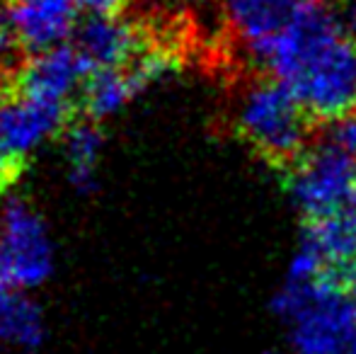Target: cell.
I'll use <instances>...</instances> for the list:
<instances>
[{"mask_svg": "<svg viewBox=\"0 0 356 354\" xmlns=\"http://www.w3.org/2000/svg\"><path fill=\"white\" fill-rule=\"evenodd\" d=\"M252 56L296 95L315 122H332L356 109V47L330 8L308 3Z\"/></svg>", "mask_w": 356, "mask_h": 354, "instance_id": "cell-1", "label": "cell"}, {"mask_svg": "<svg viewBox=\"0 0 356 354\" xmlns=\"http://www.w3.org/2000/svg\"><path fill=\"white\" fill-rule=\"evenodd\" d=\"M272 311L289 325L296 354H344L356 332V301L332 269L308 282L284 279Z\"/></svg>", "mask_w": 356, "mask_h": 354, "instance_id": "cell-2", "label": "cell"}, {"mask_svg": "<svg viewBox=\"0 0 356 354\" xmlns=\"http://www.w3.org/2000/svg\"><path fill=\"white\" fill-rule=\"evenodd\" d=\"M310 117L277 78L257 81L240 97L235 107L233 129L267 166L289 170L305 151L310 136Z\"/></svg>", "mask_w": 356, "mask_h": 354, "instance_id": "cell-3", "label": "cell"}, {"mask_svg": "<svg viewBox=\"0 0 356 354\" xmlns=\"http://www.w3.org/2000/svg\"><path fill=\"white\" fill-rule=\"evenodd\" d=\"M56 248L44 216L27 199L10 194L0 207V274L5 289L29 291L47 284Z\"/></svg>", "mask_w": 356, "mask_h": 354, "instance_id": "cell-4", "label": "cell"}, {"mask_svg": "<svg viewBox=\"0 0 356 354\" xmlns=\"http://www.w3.org/2000/svg\"><path fill=\"white\" fill-rule=\"evenodd\" d=\"M284 182L305 218L356 207V158L327 141L308 148L286 170Z\"/></svg>", "mask_w": 356, "mask_h": 354, "instance_id": "cell-5", "label": "cell"}, {"mask_svg": "<svg viewBox=\"0 0 356 354\" xmlns=\"http://www.w3.org/2000/svg\"><path fill=\"white\" fill-rule=\"evenodd\" d=\"M75 44L90 71L127 68L145 51V32L122 15H88L75 27Z\"/></svg>", "mask_w": 356, "mask_h": 354, "instance_id": "cell-6", "label": "cell"}, {"mask_svg": "<svg viewBox=\"0 0 356 354\" xmlns=\"http://www.w3.org/2000/svg\"><path fill=\"white\" fill-rule=\"evenodd\" d=\"M90 73L92 71L78 49L63 44V47L32 54L29 61L19 68L17 90L22 97L68 104L71 95L85 86Z\"/></svg>", "mask_w": 356, "mask_h": 354, "instance_id": "cell-7", "label": "cell"}, {"mask_svg": "<svg viewBox=\"0 0 356 354\" xmlns=\"http://www.w3.org/2000/svg\"><path fill=\"white\" fill-rule=\"evenodd\" d=\"M66 127L68 104L19 95L0 107V143L22 163Z\"/></svg>", "mask_w": 356, "mask_h": 354, "instance_id": "cell-8", "label": "cell"}, {"mask_svg": "<svg viewBox=\"0 0 356 354\" xmlns=\"http://www.w3.org/2000/svg\"><path fill=\"white\" fill-rule=\"evenodd\" d=\"M19 44L29 54L63 47L78 27L75 0H10Z\"/></svg>", "mask_w": 356, "mask_h": 354, "instance_id": "cell-9", "label": "cell"}, {"mask_svg": "<svg viewBox=\"0 0 356 354\" xmlns=\"http://www.w3.org/2000/svg\"><path fill=\"white\" fill-rule=\"evenodd\" d=\"M308 0H220L228 29L248 47L257 51L284 32Z\"/></svg>", "mask_w": 356, "mask_h": 354, "instance_id": "cell-10", "label": "cell"}, {"mask_svg": "<svg viewBox=\"0 0 356 354\" xmlns=\"http://www.w3.org/2000/svg\"><path fill=\"white\" fill-rule=\"evenodd\" d=\"M305 248L315 252L325 267L339 269L356 262V207L327 216L305 218L303 228Z\"/></svg>", "mask_w": 356, "mask_h": 354, "instance_id": "cell-11", "label": "cell"}, {"mask_svg": "<svg viewBox=\"0 0 356 354\" xmlns=\"http://www.w3.org/2000/svg\"><path fill=\"white\" fill-rule=\"evenodd\" d=\"M102 148L104 134L99 129V122L85 117L63 129V158H66L68 182L73 192L92 194L97 189Z\"/></svg>", "mask_w": 356, "mask_h": 354, "instance_id": "cell-12", "label": "cell"}, {"mask_svg": "<svg viewBox=\"0 0 356 354\" xmlns=\"http://www.w3.org/2000/svg\"><path fill=\"white\" fill-rule=\"evenodd\" d=\"M47 323L39 303L27 291L0 289V345L32 352L42 347Z\"/></svg>", "mask_w": 356, "mask_h": 354, "instance_id": "cell-13", "label": "cell"}, {"mask_svg": "<svg viewBox=\"0 0 356 354\" xmlns=\"http://www.w3.org/2000/svg\"><path fill=\"white\" fill-rule=\"evenodd\" d=\"M80 92H83L85 117L92 119V122H104L109 117H117L119 112H124V107L138 99L127 68L92 71Z\"/></svg>", "mask_w": 356, "mask_h": 354, "instance_id": "cell-14", "label": "cell"}, {"mask_svg": "<svg viewBox=\"0 0 356 354\" xmlns=\"http://www.w3.org/2000/svg\"><path fill=\"white\" fill-rule=\"evenodd\" d=\"M325 141H327L330 146L344 151L347 156L356 158V109L349 114H344V117L327 122Z\"/></svg>", "mask_w": 356, "mask_h": 354, "instance_id": "cell-15", "label": "cell"}, {"mask_svg": "<svg viewBox=\"0 0 356 354\" xmlns=\"http://www.w3.org/2000/svg\"><path fill=\"white\" fill-rule=\"evenodd\" d=\"M17 27H15L13 10H10V0H0V66L13 61L15 49H19Z\"/></svg>", "mask_w": 356, "mask_h": 354, "instance_id": "cell-16", "label": "cell"}, {"mask_svg": "<svg viewBox=\"0 0 356 354\" xmlns=\"http://www.w3.org/2000/svg\"><path fill=\"white\" fill-rule=\"evenodd\" d=\"M22 168H24V163L17 161V158L0 143V189L15 184V179H17L19 172H22Z\"/></svg>", "mask_w": 356, "mask_h": 354, "instance_id": "cell-17", "label": "cell"}, {"mask_svg": "<svg viewBox=\"0 0 356 354\" xmlns=\"http://www.w3.org/2000/svg\"><path fill=\"white\" fill-rule=\"evenodd\" d=\"M88 15H122L131 0H75Z\"/></svg>", "mask_w": 356, "mask_h": 354, "instance_id": "cell-18", "label": "cell"}, {"mask_svg": "<svg viewBox=\"0 0 356 354\" xmlns=\"http://www.w3.org/2000/svg\"><path fill=\"white\" fill-rule=\"evenodd\" d=\"M339 22H342V29H344V34H347V39L356 47V0H344Z\"/></svg>", "mask_w": 356, "mask_h": 354, "instance_id": "cell-19", "label": "cell"}, {"mask_svg": "<svg viewBox=\"0 0 356 354\" xmlns=\"http://www.w3.org/2000/svg\"><path fill=\"white\" fill-rule=\"evenodd\" d=\"M13 78L8 76V71H5V66H0V107H3L5 102H10L8 99V95H10V90H13Z\"/></svg>", "mask_w": 356, "mask_h": 354, "instance_id": "cell-20", "label": "cell"}, {"mask_svg": "<svg viewBox=\"0 0 356 354\" xmlns=\"http://www.w3.org/2000/svg\"><path fill=\"white\" fill-rule=\"evenodd\" d=\"M344 354H356V332H354L352 340H349V345H347V350H344Z\"/></svg>", "mask_w": 356, "mask_h": 354, "instance_id": "cell-21", "label": "cell"}, {"mask_svg": "<svg viewBox=\"0 0 356 354\" xmlns=\"http://www.w3.org/2000/svg\"><path fill=\"white\" fill-rule=\"evenodd\" d=\"M308 3H313V5H323V8H330V5L337 3V0H308Z\"/></svg>", "mask_w": 356, "mask_h": 354, "instance_id": "cell-22", "label": "cell"}]
</instances>
